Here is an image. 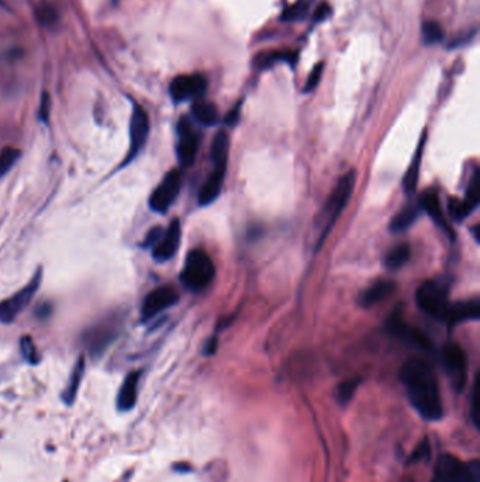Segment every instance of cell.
<instances>
[{"label":"cell","mask_w":480,"mask_h":482,"mask_svg":"<svg viewBox=\"0 0 480 482\" xmlns=\"http://www.w3.org/2000/svg\"><path fill=\"white\" fill-rule=\"evenodd\" d=\"M400 378L411 406L423 419L435 422L444 416L438 381L430 361L419 356L408 359L401 367Z\"/></svg>","instance_id":"1"},{"label":"cell","mask_w":480,"mask_h":482,"mask_svg":"<svg viewBox=\"0 0 480 482\" xmlns=\"http://www.w3.org/2000/svg\"><path fill=\"white\" fill-rule=\"evenodd\" d=\"M355 181H357L355 171H350L348 174H346L339 179L335 189L327 199L324 209L321 211V216L318 218V237H317L316 250H318L323 246L324 240L327 239L331 229L334 227L336 219L341 216L342 212H344L346 206L348 204L351 195L354 192Z\"/></svg>","instance_id":"2"},{"label":"cell","mask_w":480,"mask_h":482,"mask_svg":"<svg viewBox=\"0 0 480 482\" xmlns=\"http://www.w3.org/2000/svg\"><path fill=\"white\" fill-rule=\"evenodd\" d=\"M215 275L216 268L212 258L201 250H193L186 257L180 280L186 288L199 292L212 284Z\"/></svg>","instance_id":"3"},{"label":"cell","mask_w":480,"mask_h":482,"mask_svg":"<svg viewBox=\"0 0 480 482\" xmlns=\"http://www.w3.org/2000/svg\"><path fill=\"white\" fill-rule=\"evenodd\" d=\"M431 482H480L477 460L465 462L455 455L442 454L434 467Z\"/></svg>","instance_id":"4"},{"label":"cell","mask_w":480,"mask_h":482,"mask_svg":"<svg viewBox=\"0 0 480 482\" xmlns=\"http://www.w3.org/2000/svg\"><path fill=\"white\" fill-rule=\"evenodd\" d=\"M121 317L113 315L102 319L99 323L89 327L84 334V342L88 353L93 359H99L111 346L121 330Z\"/></svg>","instance_id":"5"},{"label":"cell","mask_w":480,"mask_h":482,"mask_svg":"<svg viewBox=\"0 0 480 482\" xmlns=\"http://www.w3.org/2000/svg\"><path fill=\"white\" fill-rule=\"evenodd\" d=\"M419 308L428 316L447 322L449 302H448V285L441 281H427L424 283L416 295Z\"/></svg>","instance_id":"6"},{"label":"cell","mask_w":480,"mask_h":482,"mask_svg":"<svg viewBox=\"0 0 480 482\" xmlns=\"http://www.w3.org/2000/svg\"><path fill=\"white\" fill-rule=\"evenodd\" d=\"M41 280H42V272H41V269H38L34 273V277L31 278V281L26 287H23L20 291H17L10 298L0 302V323L9 324L17 319V316L33 301L34 295L37 294V291L41 285Z\"/></svg>","instance_id":"7"},{"label":"cell","mask_w":480,"mask_h":482,"mask_svg":"<svg viewBox=\"0 0 480 482\" xmlns=\"http://www.w3.org/2000/svg\"><path fill=\"white\" fill-rule=\"evenodd\" d=\"M442 364L455 392H462L467 382V361L463 350L455 342L442 349Z\"/></svg>","instance_id":"8"},{"label":"cell","mask_w":480,"mask_h":482,"mask_svg":"<svg viewBox=\"0 0 480 482\" xmlns=\"http://www.w3.org/2000/svg\"><path fill=\"white\" fill-rule=\"evenodd\" d=\"M386 330L389 334L398 338L401 342L408 344V346H411V347L423 350V352H431L433 350V342L430 341V338L423 331H420L419 329H415V327L408 326L407 323H404V320L401 319L398 312H394L387 319Z\"/></svg>","instance_id":"9"},{"label":"cell","mask_w":480,"mask_h":482,"mask_svg":"<svg viewBox=\"0 0 480 482\" xmlns=\"http://www.w3.org/2000/svg\"><path fill=\"white\" fill-rule=\"evenodd\" d=\"M182 186V175L178 170L169 171L150 197V208L157 213H167L176 200Z\"/></svg>","instance_id":"10"},{"label":"cell","mask_w":480,"mask_h":482,"mask_svg":"<svg viewBox=\"0 0 480 482\" xmlns=\"http://www.w3.org/2000/svg\"><path fill=\"white\" fill-rule=\"evenodd\" d=\"M150 134V119L147 112L141 106H134L131 121H130V153L124 160L128 164L134 160L147 143Z\"/></svg>","instance_id":"11"},{"label":"cell","mask_w":480,"mask_h":482,"mask_svg":"<svg viewBox=\"0 0 480 482\" xmlns=\"http://www.w3.org/2000/svg\"><path fill=\"white\" fill-rule=\"evenodd\" d=\"M199 151V135L192 123L183 117L178 123V144L176 156L182 168L190 167Z\"/></svg>","instance_id":"12"},{"label":"cell","mask_w":480,"mask_h":482,"mask_svg":"<svg viewBox=\"0 0 480 482\" xmlns=\"http://www.w3.org/2000/svg\"><path fill=\"white\" fill-rule=\"evenodd\" d=\"M206 88H208V80L203 75H180L172 81L169 92L175 102H185L203 95Z\"/></svg>","instance_id":"13"},{"label":"cell","mask_w":480,"mask_h":482,"mask_svg":"<svg viewBox=\"0 0 480 482\" xmlns=\"http://www.w3.org/2000/svg\"><path fill=\"white\" fill-rule=\"evenodd\" d=\"M179 295L172 287H160L151 291L141 306V315L144 320H150L164 312L165 309L178 303Z\"/></svg>","instance_id":"14"},{"label":"cell","mask_w":480,"mask_h":482,"mask_svg":"<svg viewBox=\"0 0 480 482\" xmlns=\"http://www.w3.org/2000/svg\"><path fill=\"white\" fill-rule=\"evenodd\" d=\"M180 223L173 220L167 230H164L158 243L153 247V257L158 262H165L173 258L180 244Z\"/></svg>","instance_id":"15"},{"label":"cell","mask_w":480,"mask_h":482,"mask_svg":"<svg viewBox=\"0 0 480 482\" xmlns=\"http://www.w3.org/2000/svg\"><path fill=\"white\" fill-rule=\"evenodd\" d=\"M420 203H421V208L427 212V215L433 219V222L442 232H445L451 239H454V233H452V230L447 222V218L444 215L442 206H441V202H440L437 192L435 190H427L426 193H423Z\"/></svg>","instance_id":"16"},{"label":"cell","mask_w":480,"mask_h":482,"mask_svg":"<svg viewBox=\"0 0 480 482\" xmlns=\"http://www.w3.org/2000/svg\"><path fill=\"white\" fill-rule=\"evenodd\" d=\"M396 291V284L390 280H380L366 288L361 296L359 303L364 308H372L378 303H382L387 298H390Z\"/></svg>","instance_id":"17"},{"label":"cell","mask_w":480,"mask_h":482,"mask_svg":"<svg viewBox=\"0 0 480 482\" xmlns=\"http://www.w3.org/2000/svg\"><path fill=\"white\" fill-rule=\"evenodd\" d=\"M479 317H480V302L476 298L473 301L449 305L445 323H448L449 326H455L466 320H479Z\"/></svg>","instance_id":"18"},{"label":"cell","mask_w":480,"mask_h":482,"mask_svg":"<svg viewBox=\"0 0 480 482\" xmlns=\"http://www.w3.org/2000/svg\"><path fill=\"white\" fill-rule=\"evenodd\" d=\"M139 382H140V372H130L117 395V407L120 410H131L137 402V395H139Z\"/></svg>","instance_id":"19"},{"label":"cell","mask_w":480,"mask_h":482,"mask_svg":"<svg viewBox=\"0 0 480 482\" xmlns=\"http://www.w3.org/2000/svg\"><path fill=\"white\" fill-rule=\"evenodd\" d=\"M224 176H226L224 171L213 170L212 174L208 176V179L203 182L201 189L199 192V203L201 206H208L219 197L223 188Z\"/></svg>","instance_id":"20"},{"label":"cell","mask_w":480,"mask_h":482,"mask_svg":"<svg viewBox=\"0 0 480 482\" xmlns=\"http://www.w3.org/2000/svg\"><path fill=\"white\" fill-rule=\"evenodd\" d=\"M229 150H230V137L226 131H219L215 135V140L212 144V161L213 170L226 171L227 161H229Z\"/></svg>","instance_id":"21"},{"label":"cell","mask_w":480,"mask_h":482,"mask_svg":"<svg viewBox=\"0 0 480 482\" xmlns=\"http://www.w3.org/2000/svg\"><path fill=\"white\" fill-rule=\"evenodd\" d=\"M424 146H426V135L421 139L420 146L417 149V153L410 164V168L405 172V176L403 179V188L405 193H413L417 188V182H419V176H420V167H421V158H423V153H424Z\"/></svg>","instance_id":"22"},{"label":"cell","mask_w":480,"mask_h":482,"mask_svg":"<svg viewBox=\"0 0 480 482\" xmlns=\"http://www.w3.org/2000/svg\"><path fill=\"white\" fill-rule=\"evenodd\" d=\"M420 215V208L415 204H408L407 208L400 211L389 225L392 233H403L411 227Z\"/></svg>","instance_id":"23"},{"label":"cell","mask_w":480,"mask_h":482,"mask_svg":"<svg viewBox=\"0 0 480 482\" xmlns=\"http://www.w3.org/2000/svg\"><path fill=\"white\" fill-rule=\"evenodd\" d=\"M192 113L194 119L203 126H215L219 121V109L215 103L197 100L192 106Z\"/></svg>","instance_id":"24"},{"label":"cell","mask_w":480,"mask_h":482,"mask_svg":"<svg viewBox=\"0 0 480 482\" xmlns=\"http://www.w3.org/2000/svg\"><path fill=\"white\" fill-rule=\"evenodd\" d=\"M84 374H85V359L81 357L78 360L77 366L74 367L72 374L70 377V381H68V385H66V388H65V391L62 393V398H63L65 403L71 405L75 400L78 389H79L82 378H84Z\"/></svg>","instance_id":"25"},{"label":"cell","mask_w":480,"mask_h":482,"mask_svg":"<svg viewBox=\"0 0 480 482\" xmlns=\"http://www.w3.org/2000/svg\"><path fill=\"white\" fill-rule=\"evenodd\" d=\"M410 254H411V250H410V246H407V244H398V246L393 247L386 254V258H385L386 268L390 271H396V269L401 268L408 261Z\"/></svg>","instance_id":"26"},{"label":"cell","mask_w":480,"mask_h":482,"mask_svg":"<svg viewBox=\"0 0 480 482\" xmlns=\"http://www.w3.org/2000/svg\"><path fill=\"white\" fill-rule=\"evenodd\" d=\"M296 55L292 54L291 51H273V52H266L261 54L255 59L256 68H269L272 63H275L277 61H288V62H295Z\"/></svg>","instance_id":"27"},{"label":"cell","mask_w":480,"mask_h":482,"mask_svg":"<svg viewBox=\"0 0 480 482\" xmlns=\"http://www.w3.org/2000/svg\"><path fill=\"white\" fill-rule=\"evenodd\" d=\"M462 202L467 215H470L477 208V204H479V172L477 171L473 172L469 186L466 189L465 199Z\"/></svg>","instance_id":"28"},{"label":"cell","mask_w":480,"mask_h":482,"mask_svg":"<svg viewBox=\"0 0 480 482\" xmlns=\"http://www.w3.org/2000/svg\"><path fill=\"white\" fill-rule=\"evenodd\" d=\"M421 37L426 45H431V44H437L442 40L444 37V30L442 27L437 23V22H426L423 23L421 27Z\"/></svg>","instance_id":"29"},{"label":"cell","mask_w":480,"mask_h":482,"mask_svg":"<svg viewBox=\"0 0 480 482\" xmlns=\"http://www.w3.org/2000/svg\"><path fill=\"white\" fill-rule=\"evenodd\" d=\"M19 158L20 151L16 149H5L0 153V176H3L6 172H9Z\"/></svg>","instance_id":"30"},{"label":"cell","mask_w":480,"mask_h":482,"mask_svg":"<svg viewBox=\"0 0 480 482\" xmlns=\"http://www.w3.org/2000/svg\"><path fill=\"white\" fill-rule=\"evenodd\" d=\"M310 0H299L295 5L288 8L282 16V20L285 22H293L297 19H303L309 10Z\"/></svg>","instance_id":"31"},{"label":"cell","mask_w":480,"mask_h":482,"mask_svg":"<svg viewBox=\"0 0 480 482\" xmlns=\"http://www.w3.org/2000/svg\"><path fill=\"white\" fill-rule=\"evenodd\" d=\"M20 349H22V354L24 357V360L30 364H37L40 357H38V352H37V347H36V344L34 341L31 340V337L26 336L22 338L20 341Z\"/></svg>","instance_id":"32"},{"label":"cell","mask_w":480,"mask_h":482,"mask_svg":"<svg viewBox=\"0 0 480 482\" xmlns=\"http://www.w3.org/2000/svg\"><path fill=\"white\" fill-rule=\"evenodd\" d=\"M448 211H449V216L454 220H458V222H462L467 216V212L465 209L463 202L460 199H456V197H451L449 199Z\"/></svg>","instance_id":"33"},{"label":"cell","mask_w":480,"mask_h":482,"mask_svg":"<svg viewBox=\"0 0 480 482\" xmlns=\"http://www.w3.org/2000/svg\"><path fill=\"white\" fill-rule=\"evenodd\" d=\"M357 386H358V381L357 379H353V381H347L344 384H341L339 388H338V398L341 402H348L355 391H357Z\"/></svg>","instance_id":"34"},{"label":"cell","mask_w":480,"mask_h":482,"mask_svg":"<svg viewBox=\"0 0 480 482\" xmlns=\"http://www.w3.org/2000/svg\"><path fill=\"white\" fill-rule=\"evenodd\" d=\"M37 16L41 20V23H44L47 26H51V24L56 23V17H58L55 9L52 6H49L48 3H44L42 6L38 8Z\"/></svg>","instance_id":"35"},{"label":"cell","mask_w":480,"mask_h":482,"mask_svg":"<svg viewBox=\"0 0 480 482\" xmlns=\"http://www.w3.org/2000/svg\"><path fill=\"white\" fill-rule=\"evenodd\" d=\"M477 407H479V378L476 377L473 388H472V395H470V415L476 426H477V413H479Z\"/></svg>","instance_id":"36"},{"label":"cell","mask_w":480,"mask_h":482,"mask_svg":"<svg viewBox=\"0 0 480 482\" xmlns=\"http://www.w3.org/2000/svg\"><path fill=\"white\" fill-rule=\"evenodd\" d=\"M321 75H323V65L318 63V65H316V68L311 71V74H310V77H309V80H307V84H306L304 91H306V92L313 91V89L318 85V82H320V80H321Z\"/></svg>","instance_id":"37"},{"label":"cell","mask_w":480,"mask_h":482,"mask_svg":"<svg viewBox=\"0 0 480 482\" xmlns=\"http://www.w3.org/2000/svg\"><path fill=\"white\" fill-rule=\"evenodd\" d=\"M164 230L162 227H154L153 230H150V233L147 234V237L144 239V243H143V247H154L158 240L161 239Z\"/></svg>","instance_id":"38"},{"label":"cell","mask_w":480,"mask_h":482,"mask_svg":"<svg viewBox=\"0 0 480 482\" xmlns=\"http://www.w3.org/2000/svg\"><path fill=\"white\" fill-rule=\"evenodd\" d=\"M330 15H331V6L328 3H325V2H323L317 8V10L314 12V20L316 22H324Z\"/></svg>","instance_id":"39"},{"label":"cell","mask_w":480,"mask_h":482,"mask_svg":"<svg viewBox=\"0 0 480 482\" xmlns=\"http://www.w3.org/2000/svg\"><path fill=\"white\" fill-rule=\"evenodd\" d=\"M38 116L44 121L48 120V116H49V96L47 93L42 95V100H41V105H40Z\"/></svg>","instance_id":"40"},{"label":"cell","mask_w":480,"mask_h":482,"mask_svg":"<svg viewBox=\"0 0 480 482\" xmlns=\"http://www.w3.org/2000/svg\"><path fill=\"white\" fill-rule=\"evenodd\" d=\"M238 119H240V105H237V106L226 116L224 121H226V124H229V126H234V124L238 121Z\"/></svg>","instance_id":"41"},{"label":"cell","mask_w":480,"mask_h":482,"mask_svg":"<svg viewBox=\"0 0 480 482\" xmlns=\"http://www.w3.org/2000/svg\"><path fill=\"white\" fill-rule=\"evenodd\" d=\"M216 349H217V338H216V337H213L212 340H209V342H208V344H206L204 353L208 354V356H210V354H213V353L216 352Z\"/></svg>","instance_id":"42"},{"label":"cell","mask_w":480,"mask_h":482,"mask_svg":"<svg viewBox=\"0 0 480 482\" xmlns=\"http://www.w3.org/2000/svg\"><path fill=\"white\" fill-rule=\"evenodd\" d=\"M472 230H473V234H474V240H476V243H479V241H480V237H479V227H477V226H474Z\"/></svg>","instance_id":"43"}]
</instances>
